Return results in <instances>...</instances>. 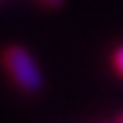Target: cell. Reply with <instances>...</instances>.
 Here are the masks:
<instances>
[{"label": "cell", "mask_w": 123, "mask_h": 123, "mask_svg": "<svg viewBox=\"0 0 123 123\" xmlns=\"http://www.w3.org/2000/svg\"><path fill=\"white\" fill-rule=\"evenodd\" d=\"M37 3H42V5H59L62 0H37Z\"/></svg>", "instance_id": "cell-3"}, {"label": "cell", "mask_w": 123, "mask_h": 123, "mask_svg": "<svg viewBox=\"0 0 123 123\" xmlns=\"http://www.w3.org/2000/svg\"><path fill=\"white\" fill-rule=\"evenodd\" d=\"M3 64L7 69V76L15 81L17 89L22 91H37L44 84L42 69L35 62V57L27 52L25 47H10L3 54Z\"/></svg>", "instance_id": "cell-1"}, {"label": "cell", "mask_w": 123, "mask_h": 123, "mask_svg": "<svg viewBox=\"0 0 123 123\" xmlns=\"http://www.w3.org/2000/svg\"><path fill=\"white\" fill-rule=\"evenodd\" d=\"M116 123H123V116H118V118H116Z\"/></svg>", "instance_id": "cell-4"}, {"label": "cell", "mask_w": 123, "mask_h": 123, "mask_svg": "<svg viewBox=\"0 0 123 123\" xmlns=\"http://www.w3.org/2000/svg\"><path fill=\"white\" fill-rule=\"evenodd\" d=\"M113 69L118 71V76H123V47H118L113 52Z\"/></svg>", "instance_id": "cell-2"}]
</instances>
